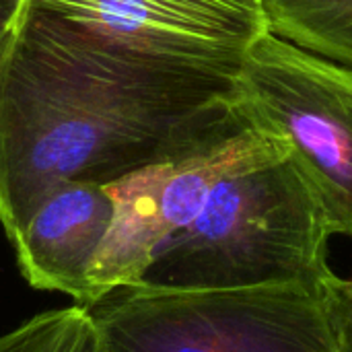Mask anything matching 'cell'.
<instances>
[{
	"label": "cell",
	"instance_id": "1",
	"mask_svg": "<svg viewBox=\"0 0 352 352\" xmlns=\"http://www.w3.org/2000/svg\"><path fill=\"white\" fill-rule=\"evenodd\" d=\"M233 78L122 54L25 0L0 52V225L8 241L56 188L107 186L153 163L229 105Z\"/></svg>",
	"mask_w": 352,
	"mask_h": 352
},
{
	"label": "cell",
	"instance_id": "2",
	"mask_svg": "<svg viewBox=\"0 0 352 352\" xmlns=\"http://www.w3.org/2000/svg\"><path fill=\"white\" fill-rule=\"evenodd\" d=\"M330 237L291 159H264L214 184L194 221L161 248L142 283L175 289H318L330 272Z\"/></svg>",
	"mask_w": 352,
	"mask_h": 352
},
{
	"label": "cell",
	"instance_id": "3",
	"mask_svg": "<svg viewBox=\"0 0 352 352\" xmlns=\"http://www.w3.org/2000/svg\"><path fill=\"white\" fill-rule=\"evenodd\" d=\"M111 352H334L318 289L118 287L87 307Z\"/></svg>",
	"mask_w": 352,
	"mask_h": 352
},
{
	"label": "cell",
	"instance_id": "4",
	"mask_svg": "<svg viewBox=\"0 0 352 352\" xmlns=\"http://www.w3.org/2000/svg\"><path fill=\"white\" fill-rule=\"evenodd\" d=\"M231 105L285 144L328 233L352 237V68L266 29L239 62Z\"/></svg>",
	"mask_w": 352,
	"mask_h": 352
},
{
	"label": "cell",
	"instance_id": "5",
	"mask_svg": "<svg viewBox=\"0 0 352 352\" xmlns=\"http://www.w3.org/2000/svg\"><path fill=\"white\" fill-rule=\"evenodd\" d=\"M283 157H289L285 144L254 128L229 101L153 163L107 184L113 217L89 268L95 303L118 287L142 283L161 248L194 221L217 182L243 165Z\"/></svg>",
	"mask_w": 352,
	"mask_h": 352
},
{
	"label": "cell",
	"instance_id": "6",
	"mask_svg": "<svg viewBox=\"0 0 352 352\" xmlns=\"http://www.w3.org/2000/svg\"><path fill=\"white\" fill-rule=\"evenodd\" d=\"M91 39L161 66L233 78L266 29L260 0H29Z\"/></svg>",
	"mask_w": 352,
	"mask_h": 352
},
{
	"label": "cell",
	"instance_id": "7",
	"mask_svg": "<svg viewBox=\"0 0 352 352\" xmlns=\"http://www.w3.org/2000/svg\"><path fill=\"white\" fill-rule=\"evenodd\" d=\"M113 200L105 186L72 182L50 192L31 212L12 241L25 280L47 293H60L78 307H91V262L107 235Z\"/></svg>",
	"mask_w": 352,
	"mask_h": 352
},
{
	"label": "cell",
	"instance_id": "8",
	"mask_svg": "<svg viewBox=\"0 0 352 352\" xmlns=\"http://www.w3.org/2000/svg\"><path fill=\"white\" fill-rule=\"evenodd\" d=\"M270 29L352 68V0H262Z\"/></svg>",
	"mask_w": 352,
	"mask_h": 352
},
{
	"label": "cell",
	"instance_id": "9",
	"mask_svg": "<svg viewBox=\"0 0 352 352\" xmlns=\"http://www.w3.org/2000/svg\"><path fill=\"white\" fill-rule=\"evenodd\" d=\"M0 352H111L85 307L41 311L0 336Z\"/></svg>",
	"mask_w": 352,
	"mask_h": 352
},
{
	"label": "cell",
	"instance_id": "10",
	"mask_svg": "<svg viewBox=\"0 0 352 352\" xmlns=\"http://www.w3.org/2000/svg\"><path fill=\"white\" fill-rule=\"evenodd\" d=\"M318 303L332 351L352 352V276L326 272L318 283Z\"/></svg>",
	"mask_w": 352,
	"mask_h": 352
},
{
	"label": "cell",
	"instance_id": "11",
	"mask_svg": "<svg viewBox=\"0 0 352 352\" xmlns=\"http://www.w3.org/2000/svg\"><path fill=\"white\" fill-rule=\"evenodd\" d=\"M25 0H0V52L6 45Z\"/></svg>",
	"mask_w": 352,
	"mask_h": 352
},
{
	"label": "cell",
	"instance_id": "12",
	"mask_svg": "<svg viewBox=\"0 0 352 352\" xmlns=\"http://www.w3.org/2000/svg\"><path fill=\"white\" fill-rule=\"evenodd\" d=\"M260 2H262V0H260Z\"/></svg>",
	"mask_w": 352,
	"mask_h": 352
}]
</instances>
